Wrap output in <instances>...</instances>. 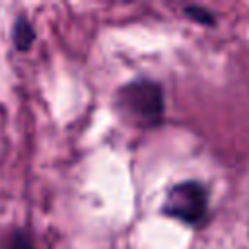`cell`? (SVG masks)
I'll return each mask as SVG.
<instances>
[{"mask_svg": "<svg viewBox=\"0 0 249 249\" xmlns=\"http://www.w3.org/2000/svg\"><path fill=\"white\" fill-rule=\"evenodd\" d=\"M117 101L138 126H156L163 119V91L154 80L138 78L124 84L119 89Z\"/></svg>", "mask_w": 249, "mask_h": 249, "instance_id": "1", "label": "cell"}, {"mask_svg": "<svg viewBox=\"0 0 249 249\" xmlns=\"http://www.w3.org/2000/svg\"><path fill=\"white\" fill-rule=\"evenodd\" d=\"M12 41H14V47L21 53L29 51L31 45L35 43V29L31 25V21L25 18V16H19L16 21H14V27H12Z\"/></svg>", "mask_w": 249, "mask_h": 249, "instance_id": "3", "label": "cell"}, {"mask_svg": "<svg viewBox=\"0 0 249 249\" xmlns=\"http://www.w3.org/2000/svg\"><path fill=\"white\" fill-rule=\"evenodd\" d=\"M185 16L191 18V19H195L196 23H204V25L214 23L212 14L208 10H204V8H200V6H187L185 8Z\"/></svg>", "mask_w": 249, "mask_h": 249, "instance_id": "4", "label": "cell"}, {"mask_svg": "<svg viewBox=\"0 0 249 249\" xmlns=\"http://www.w3.org/2000/svg\"><path fill=\"white\" fill-rule=\"evenodd\" d=\"M10 249H35V247L23 231H14L12 241H10Z\"/></svg>", "mask_w": 249, "mask_h": 249, "instance_id": "5", "label": "cell"}, {"mask_svg": "<svg viewBox=\"0 0 249 249\" xmlns=\"http://www.w3.org/2000/svg\"><path fill=\"white\" fill-rule=\"evenodd\" d=\"M208 210V193L196 181H183L173 185L163 200V212L183 224L196 226L204 220Z\"/></svg>", "mask_w": 249, "mask_h": 249, "instance_id": "2", "label": "cell"}]
</instances>
